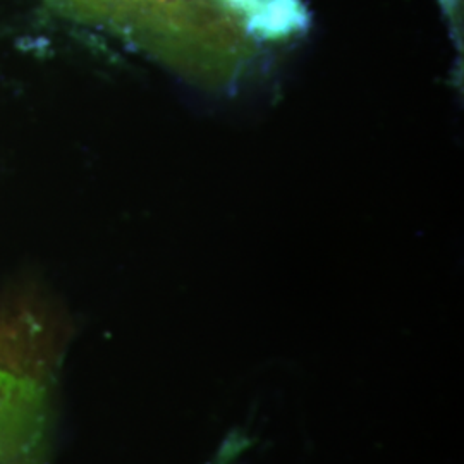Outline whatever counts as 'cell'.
<instances>
[{"instance_id": "1", "label": "cell", "mask_w": 464, "mask_h": 464, "mask_svg": "<svg viewBox=\"0 0 464 464\" xmlns=\"http://www.w3.org/2000/svg\"><path fill=\"white\" fill-rule=\"evenodd\" d=\"M59 325L34 295L0 296V464H45Z\"/></svg>"}]
</instances>
